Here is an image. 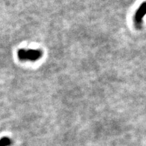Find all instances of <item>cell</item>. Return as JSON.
Instances as JSON below:
<instances>
[{"label": "cell", "mask_w": 146, "mask_h": 146, "mask_svg": "<svg viewBox=\"0 0 146 146\" xmlns=\"http://www.w3.org/2000/svg\"><path fill=\"white\" fill-rule=\"evenodd\" d=\"M17 56L19 60L23 62H35L43 56V52L40 49H24L22 48L18 51Z\"/></svg>", "instance_id": "1"}, {"label": "cell", "mask_w": 146, "mask_h": 146, "mask_svg": "<svg viewBox=\"0 0 146 146\" xmlns=\"http://www.w3.org/2000/svg\"><path fill=\"white\" fill-rule=\"evenodd\" d=\"M146 15V2L141 4L137 9L134 16V23L136 27H141L143 18Z\"/></svg>", "instance_id": "2"}, {"label": "cell", "mask_w": 146, "mask_h": 146, "mask_svg": "<svg viewBox=\"0 0 146 146\" xmlns=\"http://www.w3.org/2000/svg\"><path fill=\"white\" fill-rule=\"evenodd\" d=\"M12 141L8 137H3L0 139V146H11Z\"/></svg>", "instance_id": "3"}]
</instances>
